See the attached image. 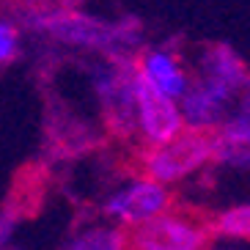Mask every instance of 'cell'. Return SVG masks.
Instances as JSON below:
<instances>
[{
    "mask_svg": "<svg viewBox=\"0 0 250 250\" xmlns=\"http://www.w3.org/2000/svg\"><path fill=\"white\" fill-rule=\"evenodd\" d=\"M204 77L226 85V88L234 91V94L248 85V69H245V63L239 61V55L231 52L228 47H212V50H206Z\"/></svg>",
    "mask_w": 250,
    "mask_h": 250,
    "instance_id": "9",
    "label": "cell"
},
{
    "mask_svg": "<svg viewBox=\"0 0 250 250\" xmlns=\"http://www.w3.org/2000/svg\"><path fill=\"white\" fill-rule=\"evenodd\" d=\"M17 50H20L17 30L8 22H0V63H8L17 55Z\"/></svg>",
    "mask_w": 250,
    "mask_h": 250,
    "instance_id": "13",
    "label": "cell"
},
{
    "mask_svg": "<svg viewBox=\"0 0 250 250\" xmlns=\"http://www.w3.org/2000/svg\"><path fill=\"white\" fill-rule=\"evenodd\" d=\"M96 91L102 96L113 126L129 129L138 116L135 113V66L126 63L124 55H113V66L96 74Z\"/></svg>",
    "mask_w": 250,
    "mask_h": 250,
    "instance_id": "5",
    "label": "cell"
},
{
    "mask_svg": "<svg viewBox=\"0 0 250 250\" xmlns=\"http://www.w3.org/2000/svg\"><path fill=\"white\" fill-rule=\"evenodd\" d=\"M231 96H234V91H228L226 85L209 80V77H201L195 85L187 83L184 94L179 96L182 99V107H179L182 121L190 126H206V129H212L220 121V116H223V110H226V104Z\"/></svg>",
    "mask_w": 250,
    "mask_h": 250,
    "instance_id": "7",
    "label": "cell"
},
{
    "mask_svg": "<svg viewBox=\"0 0 250 250\" xmlns=\"http://www.w3.org/2000/svg\"><path fill=\"white\" fill-rule=\"evenodd\" d=\"M209 231L168 209L124 231V250H206Z\"/></svg>",
    "mask_w": 250,
    "mask_h": 250,
    "instance_id": "3",
    "label": "cell"
},
{
    "mask_svg": "<svg viewBox=\"0 0 250 250\" xmlns=\"http://www.w3.org/2000/svg\"><path fill=\"white\" fill-rule=\"evenodd\" d=\"M209 231L212 234H220V236H228V239H250V204L234 206V209L223 212L212 223Z\"/></svg>",
    "mask_w": 250,
    "mask_h": 250,
    "instance_id": "11",
    "label": "cell"
},
{
    "mask_svg": "<svg viewBox=\"0 0 250 250\" xmlns=\"http://www.w3.org/2000/svg\"><path fill=\"white\" fill-rule=\"evenodd\" d=\"M212 160L234 162L250 168V121L231 118L214 132V151Z\"/></svg>",
    "mask_w": 250,
    "mask_h": 250,
    "instance_id": "8",
    "label": "cell"
},
{
    "mask_svg": "<svg viewBox=\"0 0 250 250\" xmlns=\"http://www.w3.org/2000/svg\"><path fill=\"white\" fill-rule=\"evenodd\" d=\"M236 118H242V121H250V91H248V96L242 99V107H239V116Z\"/></svg>",
    "mask_w": 250,
    "mask_h": 250,
    "instance_id": "15",
    "label": "cell"
},
{
    "mask_svg": "<svg viewBox=\"0 0 250 250\" xmlns=\"http://www.w3.org/2000/svg\"><path fill=\"white\" fill-rule=\"evenodd\" d=\"M135 110L148 143H162L184 126L176 99L157 88L140 69H135Z\"/></svg>",
    "mask_w": 250,
    "mask_h": 250,
    "instance_id": "4",
    "label": "cell"
},
{
    "mask_svg": "<svg viewBox=\"0 0 250 250\" xmlns=\"http://www.w3.org/2000/svg\"><path fill=\"white\" fill-rule=\"evenodd\" d=\"M30 22H33V28L50 33L58 42H66V44L74 47L107 50L113 55H121V50L135 44L132 22L126 25L102 22V20L77 14V11H44V14H33Z\"/></svg>",
    "mask_w": 250,
    "mask_h": 250,
    "instance_id": "1",
    "label": "cell"
},
{
    "mask_svg": "<svg viewBox=\"0 0 250 250\" xmlns=\"http://www.w3.org/2000/svg\"><path fill=\"white\" fill-rule=\"evenodd\" d=\"M140 72L146 74L160 91H165L173 99H179L184 94V88H187V77L179 69L176 58L168 55V52H148L143 58V63H140Z\"/></svg>",
    "mask_w": 250,
    "mask_h": 250,
    "instance_id": "10",
    "label": "cell"
},
{
    "mask_svg": "<svg viewBox=\"0 0 250 250\" xmlns=\"http://www.w3.org/2000/svg\"><path fill=\"white\" fill-rule=\"evenodd\" d=\"M214 151V132L206 126H190V129H179L173 138L154 143V148L146 154V179L165 184L184 179L187 173L198 170L204 162L212 160Z\"/></svg>",
    "mask_w": 250,
    "mask_h": 250,
    "instance_id": "2",
    "label": "cell"
},
{
    "mask_svg": "<svg viewBox=\"0 0 250 250\" xmlns=\"http://www.w3.org/2000/svg\"><path fill=\"white\" fill-rule=\"evenodd\" d=\"M220 250H231V248H220Z\"/></svg>",
    "mask_w": 250,
    "mask_h": 250,
    "instance_id": "16",
    "label": "cell"
},
{
    "mask_svg": "<svg viewBox=\"0 0 250 250\" xmlns=\"http://www.w3.org/2000/svg\"><path fill=\"white\" fill-rule=\"evenodd\" d=\"M168 206H170L168 190L154 179H146V182H135L126 190L116 192L104 209H107L110 217L121 220L124 226H135L140 220H148V217L165 212Z\"/></svg>",
    "mask_w": 250,
    "mask_h": 250,
    "instance_id": "6",
    "label": "cell"
},
{
    "mask_svg": "<svg viewBox=\"0 0 250 250\" xmlns=\"http://www.w3.org/2000/svg\"><path fill=\"white\" fill-rule=\"evenodd\" d=\"M11 231H14V217L11 214H0V248L8 242Z\"/></svg>",
    "mask_w": 250,
    "mask_h": 250,
    "instance_id": "14",
    "label": "cell"
},
{
    "mask_svg": "<svg viewBox=\"0 0 250 250\" xmlns=\"http://www.w3.org/2000/svg\"><path fill=\"white\" fill-rule=\"evenodd\" d=\"M63 250H124V231L94 228V231H85L77 239H72Z\"/></svg>",
    "mask_w": 250,
    "mask_h": 250,
    "instance_id": "12",
    "label": "cell"
}]
</instances>
